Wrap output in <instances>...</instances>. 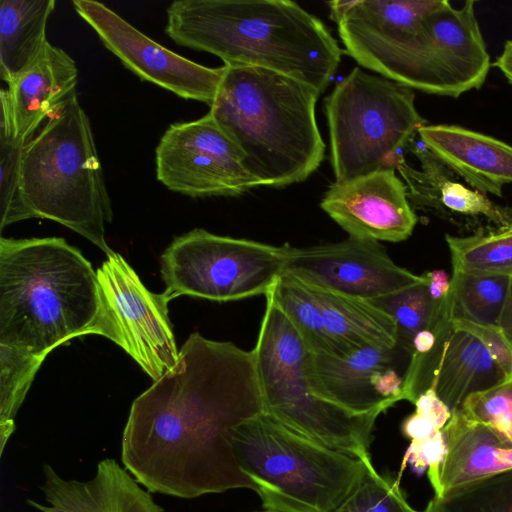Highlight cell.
Returning <instances> with one entry per match:
<instances>
[{
  "label": "cell",
  "mask_w": 512,
  "mask_h": 512,
  "mask_svg": "<svg viewBox=\"0 0 512 512\" xmlns=\"http://www.w3.org/2000/svg\"><path fill=\"white\" fill-rule=\"evenodd\" d=\"M263 411L253 350L194 332L176 365L133 401L122 462L150 492L190 499L255 491L237 463L233 438Z\"/></svg>",
  "instance_id": "6da1fadb"
},
{
  "label": "cell",
  "mask_w": 512,
  "mask_h": 512,
  "mask_svg": "<svg viewBox=\"0 0 512 512\" xmlns=\"http://www.w3.org/2000/svg\"><path fill=\"white\" fill-rule=\"evenodd\" d=\"M165 33L176 44L219 57L226 66L273 70L319 91L342 50L323 22L288 0H176Z\"/></svg>",
  "instance_id": "7a4b0ae2"
},
{
  "label": "cell",
  "mask_w": 512,
  "mask_h": 512,
  "mask_svg": "<svg viewBox=\"0 0 512 512\" xmlns=\"http://www.w3.org/2000/svg\"><path fill=\"white\" fill-rule=\"evenodd\" d=\"M319 96L314 87L273 70L225 65L209 113L260 186L284 187L307 179L324 158L315 114Z\"/></svg>",
  "instance_id": "3957f363"
},
{
  "label": "cell",
  "mask_w": 512,
  "mask_h": 512,
  "mask_svg": "<svg viewBox=\"0 0 512 512\" xmlns=\"http://www.w3.org/2000/svg\"><path fill=\"white\" fill-rule=\"evenodd\" d=\"M436 0L329 2L347 54L382 77L426 93L459 97L470 91L469 46Z\"/></svg>",
  "instance_id": "277c9868"
},
{
  "label": "cell",
  "mask_w": 512,
  "mask_h": 512,
  "mask_svg": "<svg viewBox=\"0 0 512 512\" xmlns=\"http://www.w3.org/2000/svg\"><path fill=\"white\" fill-rule=\"evenodd\" d=\"M97 274L63 238L0 239V345L47 356L89 334Z\"/></svg>",
  "instance_id": "5b68a950"
},
{
  "label": "cell",
  "mask_w": 512,
  "mask_h": 512,
  "mask_svg": "<svg viewBox=\"0 0 512 512\" xmlns=\"http://www.w3.org/2000/svg\"><path fill=\"white\" fill-rule=\"evenodd\" d=\"M21 192L32 218H45L114 253L105 241L113 218L90 120L71 95L30 138L21 162Z\"/></svg>",
  "instance_id": "8992f818"
},
{
  "label": "cell",
  "mask_w": 512,
  "mask_h": 512,
  "mask_svg": "<svg viewBox=\"0 0 512 512\" xmlns=\"http://www.w3.org/2000/svg\"><path fill=\"white\" fill-rule=\"evenodd\" d=\"M233 448L263 507L273 512H333L373 466L264 412L236 428Z\"/></svg>",
  "instance_id": "52a82bcc"
},
{
  "label": "cell",
  "mask_w": 512,
  "mask_h": 512,
  "mask_svg": "<svg viewBox=\"0 0 512 512\" xmlns=\"http://www.w3.org/2000/svg\"><path fill=\"white\" fill-rule=\"evenodd\" d=\"M265 298L253 349L263 412L308 438L371 461L369 447L382 411L355 414L316 396L307 377L311 352L272 297L267 294Z\"/></svg>",
  "instance_id": "ba28073f"
},
{
  "label": "cell",
  "mask_w": 512,
  "mask_h": 512,
  "mask_svg": "<svg viewBox=\"0 0 512 512\" xmlns=\"http://www.w3.org/2000/svg\"><path fill=\"white\" fill-rule=\"evenodd\" d=\"M336 183L395 169L426 120L413 89L355 67L325 98Z\"/></svg>",
  "instance_id": "9c48e42d"
},
{
  "label": "cell",
  "mask_w": 512,
  "mask_h": 512,
  "mask_svg": "<svg viewBox=\"0 0 512 512\" xmlns=\"http://www.w3.org/2000/svg\"><path fill=\"white\" fill-rule=\"evenodd\" d=\"M287 245L220 236L194 229L175 237L160 258L170 299L185 295L216 302L266 295L285 270Z\"/></svg>",
  "instance_id": "30bf717a"
},
{
  "label": "cell",
  "mask_w": 512,
  "mask_h": 512,
  "mask_svg": "<svg viewBox=\"0 0 512 512\" xmlns=\"http://www.w3.org/2000/svg\"><path fill=\"white\" fill-rule=\"evenodd\" d=\"M98 312L89 334L104 336L121 347L157 381L177 363L168 316L170 299L148 290L118 253L97 269Z\"/></svg>",
  "instance_id": "8fae6325"
},
{
  "label": "cell",
  "mask_w": 512,
  "mask_h": 512,
  "mask_svg": "<svg viewBox=\"0 0 512 512\" xmlns=\"http://www.w3.org/2000/svg\"><path fill=\"white\" fill-rule=\"evenodd\" d=\"M155 164L156 178L167 189L194 198L236 196L260 186L209 112L171 124L156 147Z\"/></svg>",
  "instance_id": "7c38bea8"
},
{
  "label": "cell",
  "mask_w": 512,
  "mask_h": 512,
  "mask_svg": "<svg viewBox=\"0 0 512 512\" xmlns=\"http://www.w3.org/2000/svg\"><path fill=\"white\" fill-rule=\"evenodd\" d=\"M72 4L103 45L142 81L183 99L213 104L225 65L206 67L169 50L101 2L74 0Z\"/></svg>",
  "instance_id": "4fadbf2b"
},
{
  "label": "cell",
  "mask_w": 512,
  "mask_h": 512,
  "mask_svg": "<svg viewBox=\"0 0 512 512\" xmlns=\"http://www.w3.org/2000/svg\"><path fill=\"white\" fill-rule=\"evenodd\" d=\"M284 272L307 285L367 301L423 279L398 266L379 242L353 237L304 248L287 245Z\"/></svg>",
  "instance_id": "5bb4252c"
},
{
  "label": "cell",
  "mask_w": 512,
  "mask_h": 512,
  "mask_svg": "<svg viewBox=\"0 0 512 512\" xmlns=\"http://www.w3.org/2000/svg\"><path fill=\"white\" fill-rule=\"evenodd\" d=\"M402 348L368 345L341 357L310 354L307 377L319 398L355 414L384 412L403 400L396 369Z\"/></svg>",
  "instance_id": "9a60e30c"
},
{
  "label": "cell",
  "mask_w": 512,
  "mask_h": 512,
  "mask_svg": "<svg viewBox=\"0 0 512 512\" xmlns=\"http://www.w3.org/2000/svg\"><path fill=\"white\" fill-rule=\"evenodd\" d=\"M406 150L418 159L419 166H411L403 155L396 169L413 209L430 213L469 234L512 222V207L494 203L467 185L423 144L419 135Z\"/></svg>",
  "instance_id": "2e32d148"
},
{
  "label": "cell",
  "mask_w": 512,
  "mask_h": 512,
  "mask_svg": "<svg viewBox=\"0 0 512 512\" xmlns=\"http://www.w3.org/2000/svg\"><path fill=\"white\" fill-rule=\"evenodd\" d=\"M321 208L349 237L401 242L413 232L417 216L395 169L330 185Z\"/></svg>",
  "instance_id": "e0dca14e"
},
{
  "label": "cell",
  "mask_w": 512,
  "mask_h": 512,
  "mask_svg": "<svg viewBox=\"0 0 512 512\" xmlns=\"http://www.w3.org/2000/svg\"><path fill=\"white\" fill-rule=\"evenodd\" d=\"M43 472L41 488L48 505L27 500L41 512H164L149 491L112 458L100 461L88 481L65 480L49 464Z\"/></svg>",
  "instance_id": "ac0fdd59"
},
{
  "label": "cell",
  "mask_w": 512,
  "mask_h": 512,
  "mask_svg": "<svg viewBox=\"0 0 512 512\" xmlns=\"http://www.w3.org/2000/svg\"><path fill=\"white\" fill-rule=\"evenodd\" d=\"M423 144L471 188L502 196L512 183V146L457 125H424Z\"/></svg>",
  "instance_id": "d6986e66"
},
{
  "label": "cell",
  "mask_w": 512,
  "mask_h": 512,
  "mask_svg": "<svg viewBox=\"0 0 512 512\" xmlns=\"http://www.w3.org/2000/svg\"><path fill=\"white\" fill-rule=\"evenodd\" d=\"M78 68L63 49L48 42L5 94L17 137L29 140L38 126L76 93Z\"/></svg>",
  "instance_id": "ffe728a7"
},
{
  "label": "cell",
  "mask_w": 512,
  "mask_h": 512,
  "mask_svg": "<svg viewBox=\"0 0 512 512\" xmlns=\"http://www.w3.org/2000/svg\"><path fill=\"white\" fill-rule=\"evenodd\" d=\"M444 434L446 453L433 486L435 496L512 469V445L460 409L452 411Z\"/></svg>",
  "instance_id": "44dd1931"
},
{
  "label": "cell",
  "mask_w": 512,
  "mask_h": 512,
  "mask_svg": "<svg viewBox=\"0 0 512 512\" xmlns=\"http://www.w3.org/2000/svg\"><path fill=\"white\" fill-rule=\"evenodd\" d=\"M503 378L484 346L469 333L452 327L432 368L429 388H434L454 411L469 395L485 390Z\"/></svg>",
  "instance_id": "7402d4cb"
},
{
  "label": "cell",
  "mask_w": 512,
  "mask_h": 512,
  "mask_svg": "<svg viewBox=\"0 0 512 512\" xmlns=\"http://www.w3.org/2000/svg\"><path fill=\"white\" fill-rule=\"evenodd\" d=\"M307 286L319 303L329 334L345 354L368 345H397L394 319L370 301Z\"/></svg>",
  "instance_id": "603a6c76"
},
{
  "label": "cell",
  "mask_w": 512,
  "mask_h": 512,
  "mask_svg": "<svg viewBox=\"0 0 512 512\" xmlns=\"http://www.w3.org/2000/svg\"><path fill=\"white\" fill-rule=\"evenodd\" d=\"M54 0H2L0 3V76L9 86L49 42L48 19Z\"/></svg>",
  "instance_id": "cb8c5ba5"
},
{
  "label": "cell",
  "mask_w": 512,
  "mask_h": 512,
  "mask_svg": "<svg viewBox=\"0 0 512 512\" xmlns=\"http://www.w3.org/2000/svg\"><path fill=\"white\" fill-rule=\"evenodd\" d=\"M453 273L512 278V222L464 236L445 235Z\"/></svg>",
  "instance_id": "d4e9b609"
},
{
  "label": "cell",
  "mask_w": 512,
  "mask_h": 512,
  "mask_svg": "<svg viewBox=\"0 0 512 512\" xmlns=\"http://www.w3.org/2000/svg\"><path fill=\"white\" fill-rule=\"evenodd\" d=\"M267 294L290 320L312 354L346 355L329 334L319 303L306 284L283 272Z\"/></svg>",
  "instance_id": "484cf974"
},
{
  "label": "cell",
  "mask_w": 512,
  "mask_h": 512,
  "mask_svg": "<svg viewBox=\"0 0 512 512\" xmlns=\"http://www.w3.org/2000/svg\"><path fill=\"white\" fill-rule=\"evenodd\" d=\"M511 278L453 273L450 300L452 319L499 325Z\"/></svg>",
  "instance_id": "4316f807"
},
{
  "label": "cell",
  "mask_w": 512,
  "mask_h": 512,
  "mask_svg": "<svg viewBox=\"0 0 512 512\" xmlns=\"http://www.w3.org/2000/svg\"><path fill=\"white\" fill-rule=\"evenodd\" d=\"M46 356L0 345V454L15 431V416Z\"/></svg>",
  "instance_id": "83f0119b"
},
{
  "label": "cell",
  "mask_w": 512,
  "mask_h": 512,
  "mask_svg": "<svg viewBox=\"0 0 512 512\" xmlns=\"http://www.w3.org/2000/svg\"><path fill=\"white\" fill-rule=\"evenodd\" d=\"M422 512H512V469L434 496Z\"/></svg>",
  "instance_id": "f1b7e54d"
},
{
  "label": "cell",
  "mask_w": 512,
  "mask_h": 512,
  "mask_svg": "<svg viewBox=\"0 0 512 512\" xmlns=\"http://www.w3.org/2000/svg\"><path fill=\"white\" fill-rule=\"evenodd\" d=\"M396 293L370 302L389 314L396 323L397 345L410 355L415 335L429 327L433 304L429 295L427 278Z\"/></svg>",
  "instance_id": "f546056e"
},
{
  "label": "cell",
  "mask_w": 512,
  "mask_h": 512,
  "mask_svg": "<svg viewBox=\"0 0 512 512\" xmlns=\"http://www.w3.org/2000/svg\"><path fill=\"white\" fill-rule=\"evenodd\" d=\"M446 424L417 411L403 421L402 432L411 441L404 453L401 471L407 464L418 473L427 470L432 487L435 485L440 464L446 453Z\"/></svg>",
  "instance_id": "4dcf8cb0"
},
{
  "label": "cell",
  "mask_w": 512,
  "mask_h": 512,
  "mask_svg": "<svg viewBox=\"0 0 512 512\" xmlns=\"http://www.w3.org/2000/svg\"><path fill=\"white\" fill-rule=\"evenodd\" d=\"M27 140L0 137V227L32 218L21 192V162Z\"/></svg>",
  "instance_id": "1f68e13d"
},
{
  "label": "cell",
  "mask_w": 512,
  "mask_h": 512,
  "mask_svg": "<svg viewBox=\"0 0 512 512\" xmlns=\"http://www.w3.org/2000/svg\"><path fill=\"white\" fill-rule=\"evenodd\" d=\"M459 409L512 445V378L469 395Z\"/></svg>",
  "instance_id": "d6a6232c"
},
{
  "label": "cell",
  "mask_w": 512,
  "mask_h": 512,
  "mask_svg": "<svg viewBox=\"0 0 512 512\" xmlns=\"http://www.w3.org/2000/svg\"><path fill=\"white\" fill-rule=\"evenodd\" d=\"M333 512H417L404 497L398 481L381 476L371 466L363 480Z\"/></svg>",
  "instance_id": "836d02e7"
},
{
  "label": "cell",
  "mask_w": 512,
  "mask_h": 512,
  "mask_svg": "<svg viewBox=\"0 0 512 512\" xmlns=\"http://www.w3.org/2000/svg\"><path fill=\"white\" fill-rule=\"evenodd\" d=\"M455 330L469 333L489 352L505 378H512V346L499 325L478 323L463 318L451 321Z\"/></svg>",
  "instance_id": "e575fe53"
},
{
  "label": "cell",
  "mask_w": 512,
  "mask_h": 512,
  "mask_svg": "<svg viewBox=\"0 0 512 512\" xmlns=\"http://www.w3.org/2000/svg\"><path fill=\"white\" fill-rule=\"evenodd\" d=\"M495 66L512 84V40L505 43L502 53L495 62Z\"/></svg>",
  "instance_id": "d590c367"
},
{
  "label": "cell",
  "mask_w": 512,
  "mask_h": 512,
  "mask_svg": "<svg viewBox=\"0 0 512 512\" xmlns=\"http://www.w3.org/2000/svg\"><path fill=\"white\" fill-rule=\"evenodd\" d=\"M499 326L503 329L512 346V278Z\"/></svg>",
  "instance_id": "8d00e7d4"
},
{
  "label": "cell",
  "mask_w": 512,
  "mask_h": 512,
  "mask_svg": "<svg viewBox=\"0 0 512 512\" xmlns=\"http://www.w3.org/2000/svg\"><path fill=\"white\" fill-rule=\"evenodd\" d=\"M263 512H273V511L265 510V511H263Z\"/></svg>",
  "instance_id": "74e56055"
}]
</instances>
